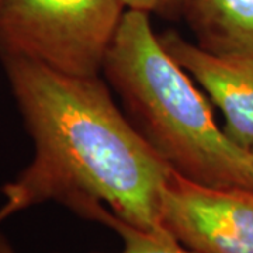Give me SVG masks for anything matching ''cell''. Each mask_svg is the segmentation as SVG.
<instances>
[{
	"mask_svg": "<svg viewBox=\"0 0 253 253\" xmlns=\"http://www.w3.org/2000/svg\"><path fill=\"white\" fill-rule=\"evenodd\" d=\"M0 62L33 144L27 166L1 187L0 225L48 201L73 212L99 203L139 229L168 234L161 199L172 169L114 103L100 75H63L18 58Z\"/></svg>",
	"mask_w": 253,
	"mask_h": 253,
	"instance_id": "1",
	"label": "cell"
},
{
	"mask_svg": "<svg viewBox=\"0 0 253 253\" xmlns=\"http://www.w3.org/2000/svg\"><path fill=\"white\" fill-rule=\"evenodd\" d=\"M101 73L132 126L173 172L206 186L253 191L252 156L218 126L148 13L126 9Z\"/></svg>",
	"mask_w": 253,
	"mask_h": 253,
	"instance_id": "2",
	"label": "cell"
},
{
	"mask_svg": "<svg viewBox=\"0 0 253 253\" xmlns=\"http://www.w3.org/2000/svg\"><path fill=\"white\" fill-rule=\"evenodd\" d=\"M124 0H3L0 61L18 58L71 76H99Z\"/></svg>",
	"mask_w": 253,
	"mask_h": 253,
	"instance_id": "3",
	"label": "cell"
},
{
	"mask_svg": "<svg viewBox=\"0 0 253 253\" xmlns=\"http://www.w3.org/2000/svg\"><path fill=\"white\" fill-rule=\"evenodd\" d=\"M161 222L196 253H253V191L200 184L172 170L163 186Z\"/></svg>",
	"mask_w": 253,
	"mask_h": 253,
	"instance_id": "4",
	"label": "cell"
},
{
	"mask_svg": "<svg viewBox=\"0 0 253 253\" xmlns=\"http://www.w3.org/2000/svg\"><path fill=\"white\" fill-rule=\"evenodd\" d=\"M159 40L176 62L206 90L222 113L225 134L251 154L253 149V55H219L169 30Z\"/></svg>",
	"mask_w": 253,
	"mask_h": 253,
	"instance_id": "5",
	"label": "cell"
},
{
	"mask_svg": "<svg viewBox=\"0 0 253 253\" xmlns=\"http://www.w3.org/2000/svg\"><path fill=\"white\" fill-rule=\"evenodd\" d=\"M183 17L203 49L253 55V0H190Z\"/></svg>",
	"mask_w": 253,
	"mask_h": 253,
	"instance_id": "6",
	"label": "cell"
},
{
	"mask_svg": "<svg viewBox=\"0 0 253 253\" xmlns=\"http://www.w3.org/2000/svg\"><path fill=\"white\" fill-rule=\"evenodd\" d=\"M76 214L99 221L116 231L124 245L118 253H196L168 234H155L128 224L99 203L84 204L76 211Z\"/></svg>",
	"mask_w": 253,
	"mask_h": 253,
	"instance_id": "7",
	"label": "cell"
},
{
	"mask_svg": "<svg viewBox=\"0 0 253 253\" xmlns=\"http://www.w3.org/2000/svg\"><path fill=\"white\" fill-rule=\"evenodd\" d=\"M126 9L139 10L162 17L174 18L183 16L190 0H124Z\"/></svg>",
	"mask_w": 253,
	"mask_h": 253,
	"instance_id": "8",
	"label": "cell"
},
{
	"mask_svg": "<svg viewBox=\"0 0 253 253\" xmlns=\"http://www.w3.org/2000/svg\"><path fill=\"white\" fill-rule=\"evenodd\" d=\"M0 253H17L16 249L13 248V245L10 244V241L1 231H0Z\"/></svg>",
	"mask_w": 253,
	"mask_h": 253,
	"instance_id": "9",
	"label": "cell"
},
{
	"mask_svg": "<svg viewBox=\"0 0 253 253\" xmlns=\"http://www.w3.org/2000/svg\"><path fill=\"white\" fill-rule=\"evenodd\" d=\"M251 156H252V161H253V149L251 151Z\"/></svg>",
	"mask_w": 253,
	"mask_h": 253,
	"instance_id": "10",
	"label": "cell"
},
{
	"mask_svg": "<svg viewBox=\"0 0 253 253\" xmlns=\"http://www.w3.org/2000/svg\"><path fill=\"white\" fill-rule=\"evenodd\" d=\"M1 3H3V0H0V4H1Z\"/></svg>",
	"mask_w": 253,
	"mask_h": 253,
	"instance_id": "11",
	"label": "cell"
}]
</instances>
